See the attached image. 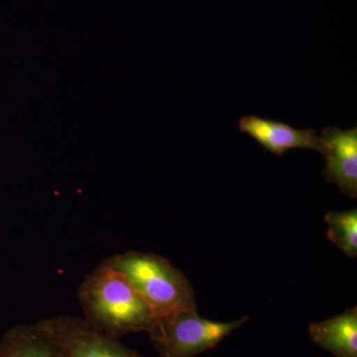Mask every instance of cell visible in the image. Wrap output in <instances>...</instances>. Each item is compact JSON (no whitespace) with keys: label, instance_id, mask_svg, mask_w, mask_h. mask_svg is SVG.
Returning a JSON list of instances; mask_svg holds the SVG:
<instances>
[{"label":"cell","instance_id":"obj_8","mask_svg":"<svg viewBox=\"0 0 357 357\" xmlns=\"http://www.w3.org/2000/svg\"><path fill=\"white\" fill-rule=\"evenodd\" d=\"M0 357H68L61 345L38 323L16 325L0 340Z\"/></svg>","mask_w":357,"mask_h":357},{"label":"cell","instance_id":"obj_5","mask_svg":"<svg viewBox=\"0 0 357 357\" xmlns=\"http://www.w3.org/2000/svg\"><path fill=\"white\" fill-rule=\"evenodd\" d=\"M321 138L326 165L324 177L345 196L357 198V128H326Z\"/></svg>","mask_w":357,"mask_h":357},{"label":"cell","instance_id":"obj_2","mask_svg":"<svg viewBox=\"0 0 357 357\" xmlns=\"http://www.w3.org/2000/svg\"><path fill=\"white\" fill-rule=\"evenodd\" d=\"M126 276L153 310L156 318L197 310L194 288L172 263L154 253L128 251L102 261Z\"/></svg>","mask_w":357,"mask_h":357},{"label":"cell","instance_id":"obj_3","mask_svg":"<svg viewBox=\"0 0 357 357\" xmlns=\"http://www.w3.org/2000/svg\"><path fill=\"white\" fill-rule=\"evenodd\" d=\"M249 317L218 323L202 318L198 311H182L158 318L150 331L157 357H196L217 347Z\"/></svg>","mask_w":357,"mask_h":357},{"label":"cell","instance_id":"obj_1","mask_svg":"<svg viewBox=\"0 0 357 357\" xmlns=\"http://www.w3.org/2000/svg\"><path fill=\"white\" fill-rule=\"evenodd\" d=\"M77 299L84 321L117 340L130 333H149L157 319L126 276L103 262L82 282Z\"/></svg>","mask_w":357,"mask_h":357},{"label":"cell","instance_id":"obj_9","mask_svg":"<svg viewBox=\"0 0 357 357\" xmlns=\"http://www.w3.org/2000/svg\"><path fill=\"white\" fill-rule=\"evenodd\" d=\"M328 238L349 258L357 255V211H330L325 217Z\"/></svg>","mask_w":357,"mask_h":357},{"label":"cell","instance_id":"obj_4","mask_svg":"<svg viewBox=\"0 0 357 357\" xmlns=\"http://www.w3.org/2000/svg\"><path fill=\"white\" fill-rule=\"evenodd\" d=\"M37 323L55 338L68 357H145L79 317L61 314Z\"/></svg>","mask_w":357,"mask_h":357},{"label":"cell","instance_id":"obj_7","mask_svg":"<svg viewBox=\"0 0 357 357\" xmlns=\"http://www.w3.org/2000/svg\"><path fill=\"white\" fill-rule=\"evenodd\" d=\"M310 337L335 357H357V307H351L309 328Z\"/></svg>","mask_w":357,"mask_h":357},{"label":"cell","instance_id":"obj_6","mask_svg":"<svg viewBox=\"0 0 357 357\" xmlns=\"http://www.w3.org/2000/svg\"><path fill=\"white\" fill-rule=\"evenodd\" d=\"M238 130L248 134L272 154L283 157L290 150L310 149L321 154V138L312 129H297L285 122L246 115L238 121Z\"/></svg>","mask_w":357,"mask_h":357}]
</instances>
